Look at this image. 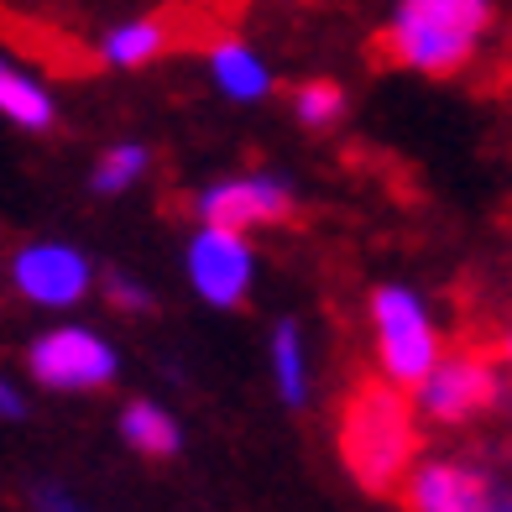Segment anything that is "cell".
<instances>
[{"label": "cell", "instance_id": "cell-1", "mask_svg": "<svg viewBox=\"0 0 512 512\" xmlns=\"http://www.w3.org/2000/svg\"><path fill=\"white\" fill-rule=\"evenodd\" d=\"M340 455L366 492H398V481L413 471V455H418L413 408L398 392V382H366L345 403Z\"/></svg>", "mask_w": 512, "mask_h": 512}, {"label": "cell", "instance_id": "cell-2", "mask_svg": "<svg viewBox=\"0 0 512 512\" xmlns=\"http://www.w3.org/2000/svg\"><path fill=\"white\" fill-rule=\"evenodd\" d=\"M492 27V0H403L387 27V53L418 74H455Z\"/></svg>", "mask_w": 512, "mask_h": 512}, {"label": "cell", "instance_id": "cell-3", "mask_svg": "<svg viewBox=\"0 0 512 512\" xmlns=\"http://www.w3.org/2000/svg\"><path fill=\"white\" fill-rule=\"evenodd\" d=\"M371 319H377V356H382L387 382L418 387L429 377V366L439 361V335H434L424 304L408 288H377Z\"/></svg>", "mask_w": 512, "mask_h": 512}, {"label": "cell", "instance_id": "cell-4", "mask_svg": "<svg viewBox=\"0 0 512 512\" xmlns=\"http://www.w3.org/2000/svg\"><path fill=\"white\" fill-rule=\"evenodd\" d=\"M418 403L439 424H465V418L502 403V377L497 366H486L476 356H450V361H434L429 377L418 382Z\"/></svg>", "mask_w": 512, "mask_h": 512}, {"label": "cell", "instance_id": "cell-5", "mask_svg": "<svg viewBox=\"0 0 512 512\" xmlns=\"http://www.w3.org/2000/svg\"><path fill=\"white\" fill-rule=\"evenodd\" d=\"M32 377L58 392L105 387L115 377V351L89 330H53L32 345Z\"/></svg>", "mask_w": 512, "mask_h": 512}, {"label": "cell", "instance_id": "cell-6", "mask_svg": "<svg viewBox=\"0 0 512 512\" xmlns=\"http://www.w3.org/2000/svg\"><path fill=\"white\" fill-rule=\"evenodd\" d=\"M189 277H194L204 304H215V309L241 304V293L251 283L246 241L236 236V230H225V225H204V236L189 246Z\"/></svg>", "mask_w": 512, "mask_h": 512}, {"label": "cell", "instance_id": "cell-7", "mask_svg": "<svg viewBox=\"0 0 512 512\" xmlns=\"http://www.w3.org/2000/svg\"><path fill=\"white\" fill-rule=\"evenodd\" d=\"M293 194L277 178H236V183H215L199 194V215L204 225H225V230H246V225H277L288 220Z\"/></svg>", "mask_w": 512, "mask_h": 512}, {"label": "cell", "instance_id": "cell-8", "mask_svg": "<svg viewBox=\"0 0 512 512\" xmlns=\"http://www.w3.org/2000/svg\"><path fill=\"white\" fill-rule=\"evenodd\" d=\"M16 288L48 309L79 304L89 288V256L74 246H27L16 256Z\"/></svg>", "mask_w": 512, "mask_h": 512}, {"label": "cell", "instance_id": "cell-9", "mask_svg": "<svg viewBox=\"0 0 512 512\" xmlns=\"http://www.w3.org/2000/svg\"><path fill=\"white\" fill-rule=\"evenodd\" d=\"M497 481L481 471H465V465L434 460L418 465L408 476V507L413 512H492Z\"/></svg>", "mask_w": 512, "mask_h": 512}, {"label": "cell", "instance_id": "cell-10", "mask_svg": "<svg viewBox=\"0 0 512 512\" xmlns=\"http://www.w3.org/2000/svg\"><path fill=\"white\" fill-rule=\"evenodd\" d=\"M209 68H215V79L230 100H262L267 95V68L262 58H256L251 48H241V42H215V53H209Z\"/></svg>", "mask_w": 512, "mask_h": 512}, {"label": "cell", "instance_id": "cell-11", "mask_svg": "<svg viewBox=\"0 0 512 512\" xmlns=\"http://www.w3.org/2000/svg\"><path fill=\"white\" fill-rule=\"evenodd\" d=\"M0 115H11V121L27 126V131H48L53 126V100H48V89L32 84L21 68L0 63Z\"/></svg>", "mask_w": 512, "mask_h": 512}, {"label": "cell", "instance_id": "cell-12", "mask_svg": "<svg viewBox=\"0 0 512 512\" xmlns=\"http://www.w3.org/2000/svg\"><path fill=\"white\" fill-rule=\"evenodd\" d=\"M121 434L136 455H173L178 450V424L152 403H131L121 413Z\"/></svg>", "mask_w": 512, "mask_h": 512}, {"label": "cell", "instance_id": "cell-13", "mask_svg": "<svg viewBox=\"0 0 512 512\" xmlns=\"http://www.w3.org/2000/svg\"><path fill=\"white\" fill-rule=\"evenodd\" d=\"M162 48H168V27H162V21H131V27H115L105 37V58L121 63V68H142Z\"/></svg>", "mask_w": 512, "mask_h": 512}, {"label": "cell", "instance_id": "cell-14", "mask_svg": "<svg viewBox=\"0 0 512 512\" xmlns=\"http://www.w3.org/2000/svg\"><path fill=\"white\" fill-rule=\"evenodd\" d=\"M272 366H277V387H283V398L304 403V340H298V324H277Z\"/></svg>", "mask_w": 512, "mask_h": 512}, {"label": "cell", "instance_id": "cell-15", "mask_svg": "<svg viewBox=\"0 0 512 512\" xmlns=\"http://www.w3.org/2000/svg\"><path fill=\"white\" fill-rule=\"evenodd\" d=\"M147 168V152L142 147H115L100 157V168H95V189L100 194H121L126 183H136V173Z\"/></svg>", "mask_w": 512, "mask_h": 512}, {"label": "cell", "instance_id": "cell-16", "mask_svg": "<svg viewBox=\"0 0 512 512\" xmlns=\"http://www.w3.org/2000/svg\"><path fill=\"white\" fill-rule=\"evenodd\" d=\"M340 110H345V95H340V84H304L298 89V121L304 126H330L340 121Z\"/></svg>", "mask_w": 512, "mask_h": 512}, {"label": "cell", "instance_id": "cell-17", "mask_svg": "<svg viewBox=\"0 0 512 512\" xmlns=\"http://www.w3.org/2000/svg\"><path fill=\"white\" fill-rule=\"evenodd\" d=\"M105 288H110V304H115V309H152V298H147V288H136V283H126L121 272H110V277H105Z\"/></svg>", "mask_w": 512, "mask_h": 512}, {"label": "cell", "instance_id": "cell-18", "mask_svg": "<svg viewBox=\"0 0 512 512\" xmlns=\"http://www.w3.org/2000/svg\"><path fill=\"white\" fill-rule=\"evenodd\" d=\"M37 507H42V512H84L68 492H58V486H37Z\"/></svg>", "mask_w": 512, "mask_h": 512}, {"label": "cell", "instance_id": "cell-19", "mask_svg": "<svg viewBox=\"0 0 512 512\" xmlns=\"http://www.w3.org/2000/svg\"><path fill=\"white\" fill-rule=\"evenodd\" d=\"M21 413H27V403L16 398V387L0 382V418H21Z\"/></svg>", "mask_w": 512, "mask_h": 512}, {"label": "cell", "instance_id": "cell-20", "mask_svg": "<svg viewBox=\"0 0 512 512\" xmlns=\"http://www.w3.org/2000/svg\"><path fill=\"white\" fill-rule=\"evenodd\" d=\"M492 512H512V492H507V486H497V497H492Z\"/></svg>", "mask_w": 512, "mask_h": 512}, {"label": "cell", "instance_id": "cell-21", "mask_svg": "<svg viewBox=\"0 0 512 512\" xmlns=\"http://www.w3.org/2000/svg\"><path fill=\"white\" fill-rule=\"evenodd\" d=\"M507 366H512V330H507Z\"/></svg>", "mask_w": 512, "mask_h": 512}]
</instances>
